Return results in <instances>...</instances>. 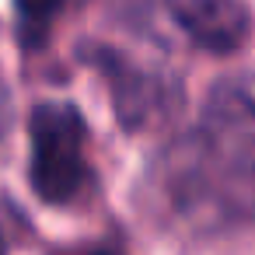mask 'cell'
I'll use <instances>...</instances> for the list:
<instances>
[{"mask_svg":"<svg viewBox=\"0 0 255 255\" xmlns=\"http://www.w3.org/2000/svg\"><path fill=\"white\" fill-rule=\"evenodd\" d=\"M161 175L171 206L192 224L255 220V74L210 88L199 123L171 143Z\"/></svg>","mask_w":255,"mask_h":255,"instance_id":"1","label":"cell"},{"mask_svg":"<svg viewBox=\"0 0 255 255\" xmlns=\"http://www.w3.org/2000/svg\"><path fill=\"white\" fill-rule=\"evenodd\" d=\"M28 136H32L28 178H32L35 196L53 206L74 203L91 182V168L84 154L88 126L77 105L70 102L35 105L28 119Z\"/></svg>","mask_w":255,"mask_h":255,"instance_id":"2","label":"cell"},{"mask_svg":"<svg viewBox=\"0 0 255 255\" xmlns=\"http://www.w3.org/2000/svg\"><path fill=\"white\" fill-rule=\"evenodd\" d=\"M91 60H95V67L105 70V77L112 84L116 112L126 129H143L147 123L164 116L168 102L175 98V84H164V77H157L143 67H133L123 53H116L109 46H98L91 53Z\"/></svg>","mask_w":255,"mask_h":255,"instance_id":"3","label":"cell"},{"mask_svg":"<svg viewBox=\"0 0 255 255\" xmlns=\"http://www.w3.org/2000/svg\"><path fill=\"white\" fill-rule=\"evenodd\" d=\"M178 28L206 53H234L252 32L245 0H164Z\"/></svg>","mask_w":255,"mask_h":255,"instance_id":"4","label":"cell"},{"mask_svg":"<svg viewBox=\"0 0 255 255\" xmlns=\"http://www.w3.org/2000/svg\"><path fill=\"white\" fill-rule=\"evenodd\" d=\"M63 7V0H14L18 14V39L25 49H39Z\"/></svg>","mask_w":255,"mask_h":255,"instance_id":"5","label":"cell"},{"mask_svg":"<svg viewBox=\"0 0 255 255\" xmlns=\"http://www.w3.org/2000/svg\"><path fill=\"white\" fill-rule=\"evenodd\" d=\"M7 133V95H4V84H0V140Z\"/></svg>","mask_w":255,"mask_h":255,"instance_id":"6","label":"cell"},{"mask_svg":"<svg viewBox=\"0 0 255 255\" xmlns=\"http://www.w3.org/2000/svg\"><path fill=\"white\" fill-rule=\"evenodd\" d=\"M84 255H116V252H109V248H91V252H84Z\"/></svg>","mask_w":255,"mask_h":255,"instance_id":"7","label":"cell"},{"mask_svg":"<svg viewBox=\"0 0 255 255\" xmlns=\"http://www.w3.org/2000/svg\"><path fill=\"white\" fill-rule=\"evenodd\" d=\"M0 255H4V245H0Z\"/></svg>","mask_w":255,"mask_h":255,"instance_id":"8","label":"cell"}]
</instances>
